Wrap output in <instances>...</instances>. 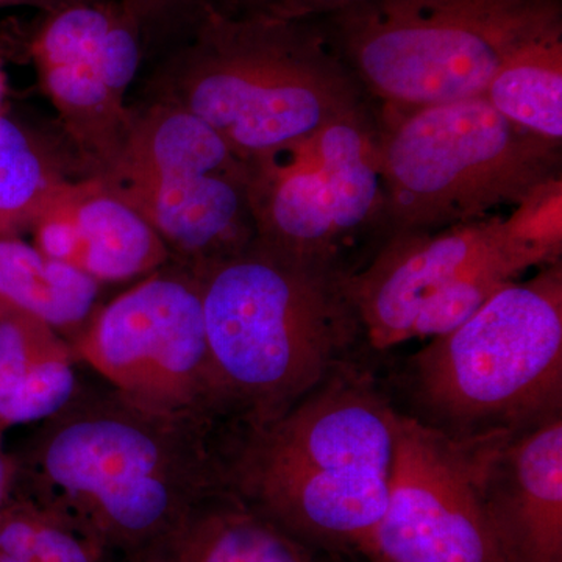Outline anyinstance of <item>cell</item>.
<instances>
[{"label":"cell","instance_id":"obj_23","mask_svg":"<svg viewBox=\"0 0 562 562\" xmlns=\"http://www.w3.org/2000/svg\"><path fill=\"white\" fill-rule=\"evenodd\" d=\"M361 0H206L203 5L238 18L273 21H324Z\"/></svg>","mask_w":562,"mask_h":562},{"label":"cell","instance_id":"obj_14","mask_svg":"<svg viewBox=\"0 0 562 562\" xmlns=\"http://www.w3.org/2000/svg\"><path fill=\"white\" fill-rule=\"evenodd\" d=\"M505 562H562V417L465 447Z\"/></svg>","mask_w":562,"mask_h":562},{"label":"cell","instance_id":"obj_10","mask_svg":"<svg viewBox=\"0 0 562 562\" xmlns=\"http://www.w3.org/2000/svg\"><path fill=\"white\" fill-rule=\"evenodd\" d=\"M127 140L98 177L138 211L169 261L195 272L257 238L247 168L213 128L169 103L133 105Z\"/></svg>","mask_w":562,"mask_h":562},{"label":"cell","instance_id":"obj_24","mask_svg":"<svg viewBox=\"0 0 562 562\" xmlns=\"http://www.w3.org/2000/svg\"><path fill=\"white\" fill-rule=\"evenodd\" d=\"M11 484H13V462L3 452L0 443V509L10 501Z\"/></svg>","mask_w":562,"mask_h":562},{"label":"cell","instance_id":"obj_12","mask_svg":"<svg viewBox=\"0 0 562 562\" xmlns=\"http://www.w3.org/2000/svg\"><path fill=\"white\" fill-rule=\"evenodd\" d=\"M24 52L81 176H101L120 157L132 127L128 88L146 54L138 24L120 0L69 3L41 11Z\"/></svg>","mask_w":562,"mask_h":562},{"label":"cell","instance_id":"obj_6","mask_svg":"<svg viewBox=\"0 0 562 562\" xmlns=\"http://www.w3.org/2000/svg\"><path fill=\"white\" fill-rule=\"evenodd\" d=\"M513 209L441 231L397 233L351 273L347 290L373 349L446 335L522 273L561 260L562 179Z\"/></svg>","mask_w":562,"mask_h":562},{"label":"cell","instance_id":"obj_19","mask_svg":"<svg viewBox=\"0 0 562 562\" xmlns=\"http://www.w3.org/2000/svg\"><path fill=\"white\" fill-rule=\"evenodd\" d=\"M483 98L513 124L562 143V27L509 55Z\"/></svg>","mask_w":562,"mask_h":562},{"label":"cell","instance_id":"obj_13","mask_svg":"<svg viewBox=\"0 0 562 562\" xmlns=\"http://www.w3.org/2000/svg\"><path fill=\"white\" fill-rule=\"evenodd\" d=\"M362 557L371 562H505L471 453L412 414H398L386 512Z\"/></svg>","mask_w":562,"mask_h":562},{"label":"cell","instance_id":"obj_8","mask_svg":"<svg viewBox=\"0 0 562 562\" xmlns=\"http://www.w3.org/2000/svg\"><path fill=\"white\" fill-rule=\"evenodd\" d=\"M322 22L371 101L436 105L483 95L509 55L562 27V0H361Z\"/></svg>","mask_w":562,"mask_h":562},{"label":"cell","instance_id":"obj_5","mask_svg":"<svg viewBox=\"0 0 562 562\" xmlns=\"http://www.w3.org/2000/svg\"><path fill=\"white\" fill-rule=\"evenodd\" d=\"M408 375L414 419L469 449L562 417V261L432 338Z\"/></svg>","mask_w":562,"mask_h":562},{"label":"cell","instance_id":"obj_7","mask_svg":"<svg viewBox=\"0 0 562 562\" xmlns=\"http://www.w3.org/2000/svg\"><path fill=\"white\" fill-rule=\"evenodd\" d=\"M373 103L392 236L482 220L562 179V143L513 124L483 95Z\"/></svg>","mask_w":562,"mask_h":562},{"label":"cell","instance_id":"obj_1","mask_svg":"<svg viewBox=\"0 0 562 562\" xmlns=\"http://www.w3.org/2000/svg\"><path fill=\"white\" fill-rule=\"evenodd\" d=\"M214 431L216 422L149 408L116 390L76 392L33 449V498L103 553L131 557L232 491L233 457L216 447Z\"/></svg>","mask_w":562,"mask_h":562},{"label":"cell","instance_id":"obj_15","mask_svg":"<svg viewBox=\"0 0 562 562\" xmlns=\"http://www.w3.org/2000/svg\"><path fill=\"white\" fill-rule=\"evenodd\" d=\"M31 233L36 249L99 283L146 277L169 262L154 228L98 177L66 181Z\"/></svg>","mask_w":562,"mask_h":562},{"label":"cell","instance_id":"obj_11","mask_svg":"<svg viewBox=\"0 0 562 562\" xmlns=\"http://www.w3.org/2000/svg\"><path fill=\"white\" fill-rule=\"evenodd\" d=\"M76 350L140 405L211 422L232 413L211 360L198 277L177 262L92 314Z\"/></svg>","mask_w":562,"mask_h":562},{"label":"cell","instance_id":"obj_9","mask_svg":"<svg viewBox=\"0 0 562 562\" xmlns=\"http://www.w3.org/2000/svg\"><path fill=\"white\" fill-rule=\"evenodd\" d=\"M244 162L266 246L350 277L391 238L372 101Z\"/></svg>","mask_w":562,"mask_h":562},{"label":"cell","instance_id":"obj_20","mask_svg":"<svg viewBox=\"0 0 562 562\" xmlns=\"http://www.w3.org/2000/svg\"><path fill=\"white\" fill-rule=\"evenodd\" d=\"M77 161L7 113H0V236L20 238L66 181ZM79 166V165H77ZM80 171V168H79Z\"/></svg>","mask_w":562,"mask_h":562},{"label":"cell","instance_id":"obj_17","mask_svg":"<svg viewBox=\"0 0 562 562\" xmlns=\"http://www.w3.org/2000/svg\"><path fill=\"white\" fill-rule=\"evenodd\" d=\"M76 392L72 355L57 330L0 303V425L49 419Z\"/></svg>","mask_w":562,"mask_h":562},{"label":"cell","instance_id":"obj_21","mask_svg":"<svg viewBox=\"0 0 562 562\" xmlns=\"http://www.w3.org/2000/svg\"><path fill=\"white\" fill-rule=\"evenodd\" d=\"M0 552L24 562H103L105 553L77 525L35 498L0 509Z\"/></svg>","mask_w":562,"mask_h":562},{"label":"cell","instance_id":"obj_3","mask_svg":"<svg viewBox=\"0 0 562 562\" xmlns=\"http://www.w3.org/2000/svg\"><path fill=\"white\" fill-rule=\"evenodd\" d=\"M398 414L341 364L241 443L232 491L314 549L362 554L386 512Z\"/></svg>","mask_w":562,"mask_h":562},{"label":"cell","instance_id":"obj_27","mask_svg":"<svg viewBox=\"0 0 562 562\" xmlns=\"http://www.w3.org/2000/svg\"><path fill=\"white\" fill-rule=\"evenodd\" d=\"M0 562H24L18 560V558L10 557V554L0 552Z\"/></svg>","mask_w":562,"mask_h":562},{"label":"cell","instance_id":"obj_18","mask_svg":"<svg viewBox=\"0 0 562 562\" xmlns=\"http://www.w3.org/2000/svg\"><path fill=\"white\" fill-rule=\"evenodd\" d=\"M101 283L14 236H0V303L46 322L81 330L94 314Z\"/></svg>","mask_w":562,"mask_h":562},{"label":"cell","instance_id":"obj_2","mask_svg":"<svg viewBox=\"0 0 562 562\" xmlns=\"http://www.w3.org/2000/svg\"><path fill=\"white\" fill-rule=\"evenodd\" d=\"M146 94L205 122L244 161L371 101L324 22L228 16L210 5L166 52Z\"/></svg>","mask_w":562,"mask_h":562},{"label":"cell","instance_id":"obj_26","mask_svg":"<svg viewBox=\"0 0 562 562\" xmlns=\"http://www.w3.org/2000/svg\"><path fill=\"white\" fill-rule=\"evenodd\" d=\"M9 79H7L5 69L0 60V113H7L9 109Z\"/></svg>","mask_w":562,"mask_h":562},{"label":"cell","instance_id":"obj_22","mask_svg":"<svg viewBox=\"0 0 562 562\" xmlns=\"http://www.w3.org/2000/svg\"><path fill=\"white\" fill-rule=\"evenodd\" d=\"M138 24L144 52L154 43H179L206 0H120Z\"/></svg>","mask_w":562,"mask_h":562},{"label":"cell","instance_id":"obj_25","mask_svg":"<svg viewBox=\"0 0 562 562\" xmlns=\"http://www.w3.org/2000/svg\"><path fill=\"white\" fill-rule=\"evenodd\" d=\"M87 2V0H0V9L10 7H33L40 11H49L69 3Z\"/></svg>","mask_w":562,"mask_h":562},{"label":"cell","instance_id":"obj_4","mask_svg":"<svg viewBox=\"0 0 562 562\" xmlns=\"http://www.w3.org/2000/svg\"><path fill=\"white\" fill-rule=\"evenodd\" d=\"M194 273L214 371L249 435L316 390L362 335L349 276L257 238Z\"/></svg>","mask_w":562,"mask_h":562},{"label":"cell","instance_id":"obj_16","mask_svg":"<svg viewBox=\"0 0 562 562\" xmlns=\"http://www.w3.org/2000/svg\"><path fill=\"white\" fill-rule=\"evenodd\" d=\"M330 557L225 491L195 506L127 562H330Z\"/></svg>","mask_w":562,"mask_h":562}]
</instances>
